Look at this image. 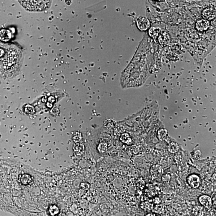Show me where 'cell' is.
<instances>
[{
	"mask_svg": "<svg viewBox=\"0 0 216 216\" xmlns=\"http://www.w3.org/2000/svg\"><path fill=\"white\" fill-rule=\"evenodd\" d=\"M211 214L212 216H216V210H212L211 211Z\"/></svg>",
	"mask_w": 216,
	"mask_h": 216,
	"instance_id": "26",
	"label": "cell"
},
{
	"mask_svg": "<svg viewBox=\"0 0 216 216\" xmlns=\"http://www.w3.org/2000/svg\"><path fill=\"white\" fill-rule=\"evenodd\" d=\"M154 205L151 202L149 201H143L140 204V207L145 211H152Z\"/></svg>",
	"mask_w": 216,
	"mask_h": 216,
	"instance_id": "11",
	"label": "cell"
},
{
	"mask_svg": "<svg viewBox=\"0 0 216 216\" xmlns=\"http://www.w3.org/2000/svg\"><path fill=\"white\" fill-rule=\"evenodd\" d=\"M19 3L28 11H42L48 9L51 4V1H19Z\"/></svg>",
	"mask_w": 216,
	"mask_h": 216,
	"instance_id": "2",
	"label": "cell"
},
{
	"mask_svg": "<svg viewBox=\"0 0 216 216\" xmlns=\"http://www.w3.org/2000/svg\"><path fill=\"white\" fill-rule=\"evenodd\" d=\"M210 23L209 21L205 19H202L198 21L196 25V29L199 31H202L207 30L210 27Z\"/></svg>",
	"mask_w": 216,
	"mask_h": 216,
	"instance_id": "9",
	"label": "cell"
},
{
	"mask_svg": "<svg viewBox=\"0 0 216 216\" xmlns=\"http://www.w3.org/2000/svg\"><path fill=\"white\" fill-rule=\"evenodd\" d=\"M8 32L6 30H3L1 31V39L2 40H7L9 39V37H8Z\"/></svg>",
	"mask_w": 216,
	"mask_h": 216,
	"instance_id": "23",
	"label": "cell"
},
{
	"mask_svg": "<svg viewBox=\"0 0 216 216\" xmlns=\"http://www.w3.org/2000/svg\"><path fill=\"white\" fill-rule=\"evenodd\" d=\"M161 178L163 182L165 183H168L170 181L171 176L169 174H165L162 176Z\"/></svg>",
	"mask_w": 216,
	"mask_h": 216,
	"instance_id": "21",
	"label": "cell"
},
{
	"mask_svg": "<svg viewBox=\"0 0 216 216\" xmlns=\"http://www.w3.org/2000/svg\"><path fill=\"white\" fill-rule=\"evenodd\" d=\"M120 139L123 143L126 144L128 145H130L132 143V140L131 137L126 133H124L122 134Z\"/></svg>",
	"mask_w": 216,
	"mask_h": 216,
	"instance_id": "15",
	"label": "cell"
},
{
	"mask_svg": "<svg viewBox=\"0 0 216 216\" xmlns=\"http://www.w3.org/2000/svg\"><path fill=\"white\" fill-rule=\"evenodd\" d=\"M80 186L82 189L88 190L90 188V185L88 183H81Z\"/></svg>",
	"mask_w": 216,
	"mask_h": 216,
	"instance_id": "25",
	"label": "cell"
},
{
	"mask_svg": "<svg viewBox=\"0 0 216 216\" xmlns=\"http://www.w3.org/2000/svg\"><path fill=\"white\" fill-rule=\"evenodd\" d=\"M199 200L200 203L207 209H210L212 207V199L209 196L201 195L199 197Z\"/></svg>",
	"mask_w": 216,
	"mask_h": 216,
	"instance_id": "8",
	"label": "cell"
},
{
	"mask_svg": "<svg viewBox=\"0 0 216 216\" xmlns=\"http://www.w3.org/2000/svg\"><path fill=\"white\" fill-rule=\"evenodd\" d=\"M167 58L168 60L172 62L176 61L178 60V57L177 54L174 53H170L167 55Z\"/></svg>",
	"mask_w": 216,
	"mask_h": 216,
	"instance_id": "18",
	"label": "cell"
},
{
	"mask_svg": "<svg viewBox=\"0 0 216 216\" xmlns=\"http://www.w3.org/2000/svg\"><path fill=\"white\" fill-rule=\"evenodd\" d=\"M161 30L158 27H152L150 28L149 31L150 36L152 38H155L159 36Z\"/></svg>",
	"mask_w": 216,
	"mask_h": 216,
	"instance_id": "13",
	"label": "cell"
},
{
	"mask_svg": "<svg viewBox=\"0 0 216 216\" xmlns=\"http://www.w3.org/2000/svg\"><path fill=\"white\" fill-rule=\"evenodd\" d=\"M136 22L137 26L140 30H146L150 27V22L145 17H141L138 18Z\"/></svg>",
	"mask_w": 216,
	"mask_h": 216,
	"instance_id": "5",
	"label": "cell"
},
{
	"mask_svg": "<svg viewBox=\"0 0 216 216\" xmlns=\"http://www.w3.org/2000/svg\"><path fill=\"white\" fill-rule=\"evenodd\" d=\"M192 157L194 160H197L201 157V153L200 150H195L192 151L191 152Z\"/></svg>",
	"mask_w": 216,
	"mask_h": 216,
	"instance_id": "19",
	"label": "cell"
},
{
	"mask_svg": "<svg viewBox=\"0 0 216 216\" xmlns=\"http://www.w3.org/2000/svg\"><path fill=\"white\" fill-rule=\"evenodd\" d=\"M145 216H155V213H149L147 214Z\"/></svg>",
	"mask_w": 216,
	"mask_h": 216,
	"instance_id": "27",
	"label": "cell"
},
{
	"mask_svg": "<svg viewBox=\"0 0 216 216\" xmlns=\"http://www.w3.org/2000/svg\"><path fill=\"white\" fill-rule=\"evenodd\" d=\"M21 53L14 48H10L1 60V72L4 78H11L17 73L21 66Z\"/></svg>",
	"mask_w": 216,
	"mask_h": 216,
	"instance_id": "1",
	"label": "cell"
},
{
	"mask_svg": "<svg viewBox=\"0 0 216 216\" xmlns=\"http://www.w3.org/2000/svg\"><path fill=\"white\" fill-rule=\"evenodd\" d=\"M48 212L51 216H56L59 214L60 209L55 204H52L48 208Z\"/></svg>",
	"mask_w": 216,
	"mask_h": 216,
	"instance_id": "12",
	"label": "cell"
},
{
	"mask_svg": "<svg viewBox=\"0 0 216 216\" xmlns=\"http://www.w3.org/2000/svg\"><path fill=\"white\" fill-rule=\"evenodd\" d=\"M107 144H106L105 143H103V142L100 143L99 145V147H98L99 151H100V152H105L106 150H107Z\"/></svg>",
	"mask_w": 216,
	"mask_h": 216,
	"instance_id": "22",
	"label": "cell"
},
{
	"mask_svg": "<svg viewBox=\"0 0 216 216\" xmlns=\"http://www.w3.org/2000/svg\"><path fill=\"white\" fill-rule=\"evenodd\" d=\"M145 194L147 196L149 197H152L155 196V193L154 191V190H152L151 188H147L145 190Z\"/></svg>",
	"mask_w": 216,
	"mask_h": 216,
	"instance_id": "20",
	"label": "cell"
},
{
	"mask_svg": "<svg viewBox=\"0 0 216 216\" xmlns=\"http://www.w3.org/2000/svg\"><path fill=\"white\" fill-rule=\"evenodd\" d=\"M150 175L153 178H158L163 175V170L160 165H154L151 166L150 169Z\"/></svg>",
	"mask_w": 216,
	"mask_h": 216,
	"instance_id": "6",
	"label": "cell"
},
{
	"mask_svg": "<svg viewBox=\"0 0 216 216\" xmlns=\"http://www.w3.org/2000/svg\"><path fill=\"white\" fill-rule=\"evenodd\" d=\"M202 15L204 19L207 21H211L216 17V8L209 7L204 9L202 12Z\"/></svg>",
	"mask_w": 216,
	"mask_h": 216,
	"instance_id": "4",
	"label": "cell"
},
{
	"mask_svg": "<svg viewBox=\"0 0 216 216\" xmlns=\"http://www.w3.org/2000/svg\"><path fill=\"white\" fill-rule=\"evenodd\" d=\"M164 210V207L162 204H158L154 206L152 211L154 213L160 214Z\"/></svg>",
	"mask_w": 216,
	"mask_h": 216,
	"instance_id": "14",
	"label": "cell"
},
{
	"mask_svg": "<svg viewBox=\"0 0 216 216\" xmlns=\"http://www.w3.org/2000/svg\"><path fill=\"white\" fill-rule=\"evenodd\" d=\"M186 181L191 187L196 189L200 186L201 180L198 175L193 174L188 176L186 178Z\"/></svg>",
	"mask_w": 216,
	"mask_h": 216,
	"instance_id": "3",
	"label": "cell"
},
{
	"mask_svg": "<svg viewBox=\"0 0 216 216\" xmlns=\"http://www.w3.org/2000/svg\"><path fill=\"white\" fill-rule=\"evenodd\" d=\"M168 150L172 153H175L178 151L179 147L177 143L172 142L170 144L168 147Z\"/></svg>",
	"mask_w": 216,
	"mask_h": 216,
	"instance_id": "17",
	"label": "cell"
},
{
	"mask_svg": "<svg viewBox=\"0 0 216 216\" xmlns=\"http://www.w3.org/2000/svg\"><path fill=\"white\" fill-rule=\"evenodd\" d=\"M58 216H66V214H64L61 213V214H59Z\"/></svg>",
	"mask_w": 216,
	"mask_h": 216,
	"instance_id": "28",
	"label": "cell"
},
{
	"mask_svg": "<svg viewBox=\"0 0 216 216\" xmlns=\"http://www.w3.org/2000/svg\"><path fill=\"white\" fill-rule=\"evenodd\" d=\"M20 181L22 185H27L30 184L32 182V178L30 175L24 174L20 176Z\"/></svg>",
	"mask_w": 216,
	"mask_h": 216,
	"instance_id": "10",
	"label": "cell"
},
{
	"mask_svg": "<svg viewBox=\"0 0 216 216\" xmlns=\"http://www.w3.org/2000/svg\"><path fill=\"white\" fill-rule=\"evenodd\" d=\"M178 49L182 50V47L179 45L176 44V45H174L173 46V50L175 53L178 54L181 53L182 51H180Z\"/></svg>",
	"mask_w": 216,
	"mask_h": 216,
	"instance_id": "24",
	"label": "cell"
},
{
	"mask_svg": "<svg viewBox=\"0 0 216 216\" xmlns=\"http://www.w3.org/2000/svg\"><path fill=\"white\" fill-rule=\"evenodd\" d=\"M159 41L162 47H165L168 46L170 43V38L167 32H163L160 34L159 37Z\"/></svg>",
	"mask_w": 216,
	"mask_h": 216,
	"instance_id": "7",
	"label": "cell"
},
{
	"mask_svg": "<svg viewBox=\"0 0 216 216\" xmlns=\"http://www.w3.org/2000/svg\"><path fill=\"white\" fill-rule=\"evenodd\" d=\"M136 186L137 188L140 190H142L145 186V183L142 177H139L137 180L136 182Z\"/></svg>",
	"mask_w": 216,
	"mask_h": 216,
	"instance_id": "16",
	"label": "cell"
}]
</instances>
